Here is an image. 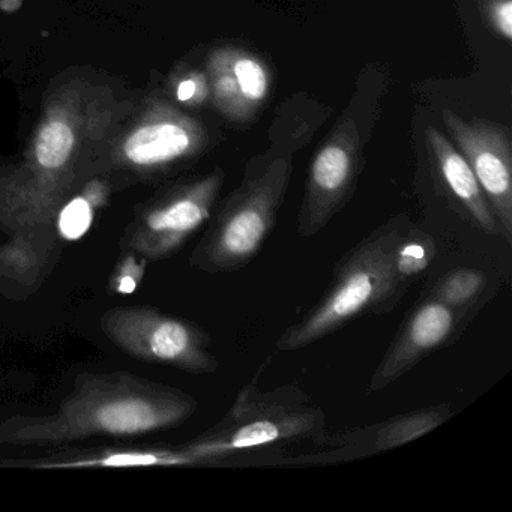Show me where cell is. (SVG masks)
Returning <instances> with one entry per match:
<instances>
[{"mask_svg":"<svg viewBox=\"0 0 512 512\" xmlns=\"http://www.w3.org/2000/svg\"><path fill=\"white\" fill-rule=\"evenodd\" d=\"M157 463L160 458L152 454H119L103 461L104 466H152Z\"/></svg>","mask_w":512,"mask_h":512,"instance_id":"e0dca14e","label":"cell"},{"mask_svg":"<svg viewBox=\"0 0 512 512\" xmlns=\"http://www.w3.org/2000/svg\"><path fill=\"white\" fill-rule=\"evenodd\" d=\"M449 403L431 404L410 412L398 413L368 427L353 428L343 433L328 434L319 451L287 457L278 463L298 466H328L350 463L371 455L391 451L413 440L427 436L452 418Z\"/></svg>","mask_w":512,"mask_h":512,"instance_id":"8992f818","label":"cell"},{"mask_svg":"<svg viewBox=\"0 0 512 512\" xmlns=\"http://www.w3.org/2000/svg\"><path fill=\"white\" fill-rule=\"evenodd\" d=\"M292 172L290 155L262 158L247 167L203 241L200 262L208 271L238 272L253 262L274 232Z\"/></svg>","mask_w":512,"mask_h":512,"instance_id":"3957f363","label":"cell"},{"mask_svg":"<svg viewBox=\"0 0 512 512\" xmlns=\"http://www.w3.org/2000/svg\"><path fill=\"white\" fill-rule=\"evenodd\" d=\"M427 145L434 167L449 194L460 203L461 208L475 221L482 232L502 238L499 221L491 211L487 197L472 167L455 148L454 143L445 134L430 127L427 130Z\"/></svg>","mask_w":512,"mask_h":512,"instance_id":"9c48e42d","label":"cell"},{"mask_svg":"<svg viewBox=\"0 0 512 512\" xmlns=\"http://www.w3.org/2000/svg\"><path fill=\"white\" fill-rule=\"evenodd\" d=\"M119 290L124 293H131L136 290V281L133 278L127 277L121 281V286H119Z\"/></svg>","mask_w":512,"mask_h":512,"instance_id":"d6986e66","label":"cell"},{"mask_svg":"<svg viewBox=\"0 0 512 512\" xmlns=\"http://www.w3.org/2000/svg\"><path fill=\"white\" fill-rule=\"evenodd\" d=\"M488 286L490 278L482 269L455 268L442 275L428 295L448 305L467 325L478 310V302L487 296Z\"/></svg>","mask_w":512,"mask_h":512,"instance_id":"7c38bea8","label":"cell"},{"mask_svg":"<svg viewBox=\"0 0 512 512\" xmlns=\"http://www.w3.org/2000/svg\"><path fill=\"white\" fill-rule=\"evenodd\" d=\"M485 20L487 25L505 41L512 40V0H485Z\"/></svg>","mask_w":512,"mask_h":512,"instance_id":"2e32d148","label":"cell"},{"mask_svg":"<svg viewBox=\"0 0 512 512\" xmlns=\"http://www.w3.org/2000/svg\"><path fill=\"white\" fill-rule=\"evenodd\" d=\"M466 328L448 305L431 295L425 296L409 314L391 346L377 365L367 386L368 394L383 391L415 368L422 359L454 343Z\"/></svg>","mask_w":512,"mask_h":512,"instance_id":"52a82bcc","label":"cell"},{"mask_svg":"<svg viewBox=\"0 0 512 512\" xmlns=\"http://www.w3.org/2000/svg\"><path fill=\"white\" fill-rule=\"evenodd\" d=\"M326 416L298 383L262 391L257 380L245 385L223 421L191 449V458H226L299 440L322 445Z\"/></svg>","mask_w":512,"mask_h":512,"instance_id":"7a4b0ae2","label":"cell"},{"mask_svg":"<svg viewBox=\"0 0 512 512\" xmlns=\"http://www.w3.org/2000/svg\"><path fill=\"white\" fill-rule=\"evenodd\" d=\"M209 76L215 106L235 124L253 121L271 92L268 65L241 47L217 50L209 62Z\"/></svg>","mask_w":512,"mask_h":512,"instance_id":"ba28073f","label":"cell"},{"mask_svg":"<svg viewBox=\"0 0 512 512\" xmlns=\"http://www.w3.org/2000/svg\"><path fill=\"white\" fill-rule=\"evenodd\" d=\"M221 184H223L221 172L203 179L185 196L178 197L166 208L154 212L149 217V227L155 232L166 233L169 235V241L172 242L184 238L208 220L212 203L217 199Z\"/></svg>","mask_w":512,"mask_h":512,"instance_id":"30bf717a","label":"cell"},{"mask_svg":"<svg viewBox=\"0 0 512 512\" xmlns=\"http://www.w3.org/2000/svg\"><path fill=\"white\" fill-rule=\"evenodd\" d=\"M101 427L112 433H139L161 422L151 404L143 400H124L107 404L98 412Z\"/></svg>","mask_w":512,"mask_h":512,"instance_id":"4fadbf2b","label":"cell"},{"mask_svg":"<svg viewBox=\"0 0 512 512\" xmlns=\"http://www.w3.org/2000/svg\"><path fill=\"white\" fill-rule=\"evenodd\" d=\"M74 149V133L70 125L52 121L41 128L38 134L35 155L38 163L46 169H59L67 163Z\"/></svg>","mask_w":512,"mask_h":512,"instance_id":"5bb4252c","label":"cell"},{"mask_svg":"<svg viewBox=\"0 0 512 512\" xmlns=\"http://www.w3.org/2000/svg\"><path fill=\"white\" fill-rule=\"evenodd\" d=\"M92 224V209L85 199L68 203L59 218V230L70 241L82 238Z\"/></svg>","mask_w":512,"mask_h":512,"instance_id":"9a60e30c","label":"cell"},{"mask_svg":"<svg viewBox=\"0 0 512 512\" xmlns=\"http://www.w3.org/2000/svg\"><path fill=\"white\" fill-rule=\"evenodd\" d=\"M443 125L455 148L472 167L491 211L512 244V143L509 130L484 119H463L443 110Z\"/></svg>","mask_w":512,"mask_h":512,"instance_id":"5b68a950","label":"cell"},{"mask_svg":"<svg viewBox=\"0 0 512 512\" xmlns=\"http://www.w3.org/2000/svg\"><path fill=\"white\" fill-rule=\"evenodd\" d=\"M361 170V140L352 119H341L314 155L296 218L301 238H313L344 208Z\"/></svg>","mask_w":512,"mask_h":512,"instance_id":"277c9868","label":"cell"},{"mask_svg":"<svg viewBox=\"0 0 512 512\" xmlns=\"http://www.w3.org/2000/svg\"><path fill=\"white\" fill-rule=\"evenodd\" d=\"M437 245L409 218H392L356 244L334 269L319 304L284 329L278 352H295L334 334L356 317L394 310L433 265Z\"/></svg>","mask_w":512,"mask_h":512,"instance_id":"6da1fadb","label":"cell"},{"mask_svg":"<svg viewBox=\"0 0 512 512\" xmlns=\"http://www.w3.org/2000/svg\"><path fill=\"white\" fill-rule=\"evenodd\" d=\"M196 142L197 131L182 122H157L134 131L125 142L124 152L134 164L154 166L190 154Z\"/></svg>","mask_w":512,"mask_h":512,"instance_id":"8fae6325","label":"cell"},{"mask_svg":"<svg viewBox=\"0 0 512 512\" xmlns=\"http://www.w3.org/2000/svg\"><path fill=\"white\" fill-rule=\"evenodd\" d=\"M197 83L194 80H185L179 85L178 98L181 101H188L196 97Z\"/></svg>","mask_w":512,"mask_h":512,"instance_id":"ac0fdd59","label":"cell"}]
</instances>
